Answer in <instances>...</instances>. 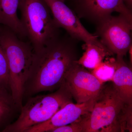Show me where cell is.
<instances>
[{
  "mask_svg": "<svg viewBox=\"0 0 132 132\" xmlns=\"http://www.w3.org/2000/svg\"><path fill=\"white\" fill-rule=\"evenodd\" d=\"M49 7L57 26L73 39L106 47L98 37L85 28L75 13L65 3V0H44Z\"/></svg>",
  "mask_w": 132,
  "mask_h": 132,
  "instance_id": "52a82bcc",
  "label": "cell"
},
{
  "mask_svg": "<svg viewBox=\"0 0 132 132\" xmlns=\"http://www.w3.org/2000/svg\"><path fill=\"white\" fill-rule=\"evenodd\" d=\"M78 41L67 34L34 52L24 85V97L53 92L60 87L67 71L78 59Z\"/></svg>",
  "mask_w": 132,
  "mask_h": 132,
  "instance_id": "6da1fadb",
  "label": "cell"
},
{
  "mask_svg": "<svg viewBox=\"0 0 132 132\" xmlns=\"http://www.w3.org/2000/svg\"><path fill=\"white\" fill-rule=\"evenodd\" d=\"M0 90L10 92L8 65L5 53L0 44Z\"/></svg>",
  "mask_w": 132,
  "mask_h": 132,
  "instance_id": "2e32d148",
  "label": "cell"
},
{
  "mask_svg": "<svg viewBox=\"0 0 132 132\" xmlns=\"http://www.w3.org/2000/svg\"><path fill=\"white\" fill-rule=\"evenodd\" d=\"M72 98L64 81L54 93L30 98L22 107L19 118L2 132H25L31 127L49 120L66 104L72 102Z\"/></svg>",
  "mask_w": 132,
  "mask_h": 132,
  "instance_id": "277c9868",
  "label": "cell"
},
{
  "mask_svg": "<svg viewBox=\"0 0 132 132\" xmlns=\"http://www.w3.org/2000/svg\"><path fill=\"white\" fill-rule=\"evenodd\" d=\"M82 48L85 52L76 62L85 68L92 70L106 58L113 55L107 48L95 44L85 43L82 45Z\"/></svg>",
  "mask_w": 132,
  "mask_h": 132,
  "instance_id": "4fadbf2b",
  "label": "cell"
},
{
  "mask_svg": "<svg viewBox=\"0 0 132 132\" xmlns=\"http://www.w3.org/2000/svg\"><path fill=\"white\" fill-rule=\"evenodd\" d=\"M19 3L20 0H0V25L7 27L21 38L27 34L17 15Z\"/></svg>",
  "mask_w": 132,
  "mask_h": 132,
  "instance_id": "7c38bea8",
  "label": "cell"
},
{
  "mask_svg": "<svg viewBox=\"0 0 132 132\" xmlns=\"http://www.w3.org/2000/svg\"><path fill=\"white\" fill-rule=\"evenodd\" d=\"M132 46L130 48H129V50H128V52L129 53V54H130V62H131V64H132Z\"/></svg>",
  "mask_w": 132,
  "mask_h": 132,
  "instance_id": "d6986e66",
  "label": "cell"
},
{
  "mask_svg": "<svg viewBox=\"0 0 132 132\" xmlns=\"http://www.w3.org/2000/svg\"><path fill=\"white\" fill-rule=\"evenodd\" d=\"M95 34L113 54L124 57L132 46V22L125 16L111 15L96 24Z\"/></svg>",
  "mask_w": 132,
  "mask_h": 132,
  "instance_id": "8992f818",
  "label": "cell"
},
{
  "mask_svg": "<svg viewBox=\"0 0 132 132\" xmlns=\"http://www.w3.org/2000/svg\"><path fill=\"white\" fill-rule=\"evenodd\" d=\"M73 11L79 18L87 20L97 24L118 12L132 22V10L123 0H72Z\"/></svg>",
  "mask_w": 132,
  "mask_h": 132,
  "instance_id": "9c48e42d",
  "label": "cell"
},
{
  "mask_svg": "<svg viewBox=\"0 0 132 132\" xmlns=\"http://www.w3.org/2000/svg\"><path fill=\"white\" fill-rule=\"evenodd\" d=\"M116 69L112 82L123 101L132 104V71L123 60V57L116 56Z\"/></svg>",
  "mask_w": 132,
  "mask_h": 132,
  "instance_id": "8fae6325",
  "label": "cell"
},
{
  "mask_svg": "<svg viewBox=\"0 0 132 132\" xmlns=\"http://www.w3.org/2000/svg\"><path fill=\"white\" fill-rule=\"evenodd\" d=\"M105 60L91 72L102 84L112 82L116 67V59L109 57Z\"/></svg>",
  "mask_w": 132,
  "mask_h": 132,
  "instance_id": "5bb4252c",
  "label": "cell"
},
{
  "mask_svg": "<svg viewBox=\"0 0 132 132\" xmlns=\"http://www.w3.org/2000/svg\"><path fill=\"white\" fill-rule=\"evenodd\" d=\"M81 118L69 125L55 128L51 132H83Z\"/></svg>",
  "mask_w": 132,
  "mask_h": 132,
  "instance_id": "e0dca14e",
  "label": "cell"
},
{
  "mask_svg": "<svg viewBox=\"0 0 132 132\" xmlns=\"http://www.w3.org/2000/svg\"><path fill=\"white\" fill-rule=\"evenodd\" d=\"M16 107L10 92L0 90V126L6 122Z\"/></svg>",
  "mask_w": 132,
  "mask_h": 132,
  "instance_id": "9a60e30c",
  "label": "cell"
},
{
  "mask_svg": "<svg viewBox=\"0 0 132 132\" xmlns=\"http://www.w3.org/2000/svg\"><path fill=\"white\" fill-rule=\"evenodd\" d=\"M128 104L120 97L112 82L104 85L92 111L81 118L83 132H121V121Z\"/></svg>",
  "mask_w": 132,
  "mask_h": 132,
  "instance_id": "3957f363",
  "label": "cell"
},
{
  "mask_svg": "<svg viewBox=\"0 0 132 132\" xmlns=\"http://www.w3.org/2000/svg\"><path fill=\"white\" fill-rule=\"evenodd\" d=\"M0 44L7 60L12 97L16 106L21 109L34 49L30 42L22 40L11 29L2 25H0Z\"/></svg>",
  "mask_w": 132,
  "mask_h": 132,
  "instance_id": "7a4b0ae2",
  "label": "cell"
},
{
  "mask_svg": "<svg viewBox=\"0 0 132 132\" xmlns=\"http://www.w3.org/2000/svg\"><path fill=\"white\" fill-rule=\"evenodd\" d=\"M76 61L66 72L64 82L76 103L81 104L97 97L104 84Z\"/></svg>",
  "mask_w": 132,
  "mask_h": 132,
  "instance_id": "ba28073f",
  "label": "cell"
},
{
  "mask_svg": "<svg viewBox=\"0 0 132 132\" xmlns=\"http://www.w3.org/2000/svg\"><path fill=\"white\" fill-rule=\"evenodd\" d=\"M124 3L129 9L132 10V0H123Z\"/></svg>",
  "mask_w": 132,
  "mask_h": 132,
  "instance_id": "ac0fdd59",
  "label": "cell"
},
{
  "mask_svg": "<svg viewBox=\"0 0 132 132\" xmlns=\"http://www.w3.org/2000/svg\"><path fill=\"white\" fill-rule=\"evenodd\" d=\"M20 19L34 52L60 35V28L44 0H20Z\"/></svg>",
  "mask_w": 132,
  "mask_h": 132,
  "instance_id": "5b68a950",
  "label": "cell"
},
{
  "mask_svg": "<svg viewBox=\"0 0 132 132\" xmlns=\"http://www.w3.org/2000/svg\"><path fill=\"white\" fill-rule=\"evenodd\" d=\"M95 98L81 104L69 102L57 111L49 120L31 127L25 132H51L57 128L75 122L92 111Z\"/></svg>",
  "mask_w": 132,
  "mask_h": 132,
  "instance_id": "30bf717a",
  "label": "cell"
}]
</instances>
